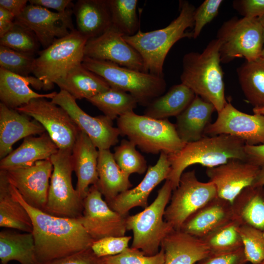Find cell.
<instances>
[{
  "instance_id": "cell-1",
  "label": "cell",
  "mask_w": 264,
  "mask_h": 264,
  "mask_svg": "<svg viewBox=\"0 0 264 264\" xmlns=\"http://www.w3.org/2000/svg\"><path fill=\"white\" fill-rule=\"evenodd\" d=\"M13 198L27 211L38 263L61 258L91 248L94 241L77 219L58 217L34 208L10 184Z\"/></svg>"
},
{
  "instance_id": "cell-2",
  "label": "cell",
  "mask_w": 264,
  "mask_h": 264,
  "mask_svg": "<svg viewBox=\"0 0 264 264\" xmlns=\"http://www.w3.org/2000/svg\"><path fill=\"white\" fill-rule=\"evenodd\" d=\"M195 6L186 0H180L179 14L164 28L149 32L140 29L133 36H124L125 40L141 55L145 72L164 77L163 65L169 50L178 41L192 38Z\"/></svg>"
},
{
  "instance_id": "cell-3",
  "label": "cell",
  "mask_w": 264,
  "mask_h": 264,
  "mask_svg": "<svg viewBox=\"0 0 264 264\" xmlns=\"http://www.w3.org/2000/svg\"><path fill=\"white\" fill-rule=\"evenodd\" d=\"M245 145L242 140L225 134L204 136L187 143L179 151L168 155L171 170L167 180L170 181L174 190L178 186L184 171L191 165L198 164L213 168L233 159L247 161Z\"/></svg>"
},
{
  "instance_id": "cell-4",
  "label": "cell",
  "mask_w": 264,
  "mask_h": 264,
  "mask_svg": "<svg viewBox=\"0 0 264 264\" xmlns=\"http://www.w3.org/2000/svg\"><path fill=\"white\" fill-rule=\"evenodd\" d=\"M220 43L211 41L202 52H190L182 58L181 82L196 95L214 106L220 112L227 102L225 96L223 73L220 65Z\"/></svg>"
},
{
  "instance_id": "cell-5",
  "label": "cell",
  "mask_w": 264,
  "mask_h": 264,
  "mask_svg": "<svg viewBox=\"0 0 264 264\" xmlns=\"http://www.w3.org/2000/svg\"><path fill=\"white\" fill-rule=\"evenodd\" d=\"M120 135L127 136L142 152L168 155L181 150L185 144L179 138L175 125L166 119H156L132 111L117 119Z\"/></svg>"
},
{
  "instance_id": "cell-6",
  "label": "cell",
  "mask_w": 264,
  "mask_h": 264,
  "mask_svg": "<svg viewBox=\"0 0 264 264\" xmlns=\"http://www.w3.org/2000/svg\"><path fill=\"white\" fill-rule=\"evenodd\" d=\"M82 64L85 68L103 78L110 88L130 93L138 104L145 107L166 90L167 84L164 77L86 57Z\"/></svg>"
},
{
  "instance_id": "cell-7",
  "label": "cell",
  "mask_w": 264,
  "mask_h": 264,
  "mask_svg": "<svg viewBox=\"0 0 264 264\" xmlns=\"http://www.w3.org/2000/svg\"><path fill=\"white\" fill-rule=\"evenodd\" d=\"M173 188L170 181L166 180L158 191L154 201L144 209L126 217L127 230L133 233L132 248L142 251L145 255L157 254L164 238L174 229L163 220L167 205L170 200Z\"/></svg>"
},
{
  "instance_id": "cell-8",
  "label": "cell",
  "mask_w": 264,
  "mask_h": 264,
  "mask_svg": "<svg viewBox=\"0 0 264 264\" xmlns=\"http://www.w3.org/2000/svg\"><path fill=\"white\" fill-rule=\"evenodd\" d=\"M87 41L74 29L39 53L34 60L32 73L44 82L45 90L51 89L57 80L82 63Z\"/></svg>"
},
{
  "instance_id": "cell-9",
  "label": "cell",
  "mask_w": 264,
  "mask_h": 264,
  "mask_svg": "<svg viewBox=\"0 0 264 264\" xmlns=\"http://www.w3.org/2000/svg\"><path fill=\"white\" fill-rule=\"evenodd\" d=\"M220 43V62L236 58L253 61L261 57L264 46L262 27L258 18L235 17L224 22L217 35Z\"/></svg>"
},
{
  "instance_id": "cell-10",
  "label": "cell",
  "mask_w": 264,
  "mask_h": 264,
  "mask_svg": "<svg viewBox=\"0 0 264 264\" xmlns=\"http://www.w3.org/2000/svg\"><path fill=\"white\" fill-rule=\"evenodd\" d=\"M71 153L59 150L50 158L53 168L44 211L58 217L77 219L82 214L83 199L72 185Z\"/></svg>"
},
{
  "instance_id": "cell-11",
  "label": "cell",
  "mask_w": 264,
  "mask_h": 264,
  "mask_svg": "<svg viewBox=\"0 0 264 264\" xmlns=\"http://www.w3.org/2000/svg\"><path fill=\"white\" fill-rule=\"evenodd\" d=\"M217 196L216 188L212 182L199 181L195 170L184 172L165 209V220L174 230H179L191 215Z\"/></svg>"
},
{
  "instance_id": "cell-12",
  "label": "cell",
  "mask_w": 264,
  "mask_h": 264,
  "mask_svg": "<svg viewBox=\"0 0 264 264\" xmlns=\"http://www.w3.org/2000/svg\"><path fill=\"white\" fill-rule=\"evenodd\" d=\"M45 129L59 150L72 152L80 131L67 112L46 98H36L16 109Z\"/></svg>"
},
{
  "instance_id": "cell-13",
  "label": "cell",
  "mask_w": 264,
  "mask_h": 264,
  "mask_svg": "<svg viewBox=\"0 0 264 264\" xmlns=\"http://www.w3.org/2000/svg\"><path fill=\"white\" fill-rule=\"evenodd\" d=\"M126 217L112 210L102 198L96 185L90 186L83 199V210L77 218L94 241L125 236Z\"/></svg>"
},
{
  "instance_id": "cell-14",
  "label": "cell",
  "mask_w": 264,
  "mask_h": 264,
  "mask_svg": "<svg viewBox=\"0 0 264 264\" xmlns=\"http://www.w3.org/2000/svg\"><path fill=\"white\" fill-rule=\"evenodd\" d=\"M51 100L67 112L79 129L88 135L98 150L110 149L118 143L119 131L105 115L93 117L87 114L78 106L76 100L63 90L57 92Z\"/></svg>"
},
{
  "instance_id": "cell-15",
  "label": "cell",
  "mask_w": 264,
  "mask_h": 264,
  "mask_svg": "<svg viewBox=\"0 0 264 264\" xmlns=\"http://www.w3.org/2000/svg\"><path fill=\"white\" fill-rule=\"evenodd\" d=\"M73 9L63 13L52 12L42 6L27 4L15 22L30 30L40 45L45 49L56 40L68 35L74 30L72 24Z\"/></svg>"
},
{
  "instance_id": "cell-16",
  "label": "cell",
  "mask_w": 264,
  "mask_h": 264,
  "mask_svg": "<svg viewBox=\"0 0 264 264\" xmlns=\"http://www.w3.org/2000/svg\"><path fill=\"white\" fill-rule=\"evenodd\" d=\"M222 134L238 137L248 145L264 144V115L244 113L229 101L204 131L208 136Z\"/></svg>"
},
{
  "instance_id": "cell-17",
  "label": "cell",
  "mask_w": 264,
  "mask_h": 264,
  "mask_svg": "<svg viewBox=\"0 0 264 264\" xmlns=\"http://www.w3.org/2000/svg\"><path fill=\"white\" fill-rule=\"evenodd\" d=\"M53 168L50 159H48L29 167L5 172L9 183L18 191L25 202L44 211Z\"/></svg>"
},
{
  "instance_id": "cell-18",
  "label": "cell",
  "mask_w": 264,
  "mask_h": 264,
  "mask_svg": "<svg viewBox=\"0 0 264 264\" xmlns=\"http://www.w3.org/2000/svg\"><path fill=\"white\" fill-rule=\"evenodd\" d=\"M85 57L109 61L119 66L144 72L140 54L111 27L101 35L88 40Z\"/></svg>"
},
{
  "instance_id": "cell-19",
  "label": "cell",
  "mask_w": 264,
  "mask_h": 264,
  "mask_svg": "<svg viewBox=\"0 0 264 264\" xmlns=\"http://www.w3.org/2000/svg\"><path fill=\"white\" fill-rule=\"evenodd\" d=\"M260 166L247 161L233 159L213 168H207L206 173L215 186L218 197L232 204L244 188L252 185Z\"/></svg>"
},
{
  "instance_id": "cell-20",
  "label": "cell",
  "mask_w": 264,
  "mask_h": 264,
  "mask_svg": "<svg viewBox=\"0 0 264 264\" xmlns=\"http://www.w3.org/2000/svg\"><path fill=\"white\" fill-rule=\"evenodd\" d=\"M170 170L168 154L160 153L156 164L148 168L144 177L136 186L119 194L107 203L112 210L125 217L134 207L145 208L148 206L150 194L160 183L167 179Z\"/></svg>"
},
{
  "instance_id": "cell-21",
  "label": "cell",
  "mask_w": 264,
  "mask_h": 264,
  "mask_svg": "<svg viewBox=\"0 0 264 264\" xmlns=\"http://www.w3.org/2000/svg\"><path fill=\"white\" fill-rule=\"evenodd\" d=\"M29 85L38 90H45L44 82L35 76H22L0 68V99L1 103L7 107L16 109L34 99L51 100L57 93H37Z\"/></svg>"
},
{
  "instance_id": "cell-22",
  "label": "cell",
  "mask_w": 264,
  "mask_h": 264,
  "mask_svg": "<svg viewBox=\"0 0 264 264\" xmlns=\"http://www.w3.org/2000/svg\"><path fill=\"white\" fill-rule=\"evenodd\" d=\"M0 103V158L12 151L13 145L28 136L40 135L46 132L38 121Z\"/></svg>"
},
{
  "instance_id": "cell-23",
  "label": "cell",
  "mask_w": 264,
  "mask_h": 264,
  "mask_svg": "<svg viewBox=\"0 0 264 264\" xmlns=\"http://www.w3.org/2000/svg\"><path fill=\"white\" fill-rule=\"evenodd\" d=\"M233 219L232 204L217 196L191 215L179 230L201 239Z\"/></svg>"
},
{
  "instance_id": "cell-24",
  "label": "cell",
  "mask_w": 264,
  "mask_h": 264,
  "mask_svg": "<svg viewBox=\"0 0 264 264\" xmlns=\"http://www.w3.org/2000/svg\"><path fill=\"white\" fill-rule=\"evenodd\" d=\"M98 154V150L90 138L80 131L72 150L71 158L77 178L76 190L83 199L89 186L97 183Z\"/></svg>"
},
{
  "instance_id": "cell-25",
  "label": "cell",
  "mask_w": 264,
  "mask_h": 264,
  "mask_svg": "<svg viewBox=\"0 0 264 264\" xmlns=\"http://www.w3.org/2000/svg\"><path fill=\"white\" fill-rule=\"evenodd\" d=\"M58 150L46 132L38 136H28L18 148L0 159V169L6 171L29 167L39 161L50 159Z\"/></svg>"
},
{
  "instance_id": "cell-26",
  "label": "cell",
  "mask_w": 264,
  "mask_h": 264,
  "mask_svg": "<svg viewBox=\"0 0 264 264\" xmlns=\"http://www.w3.org/2000/svg\"><path fill=\"white\" fill-rule=\"evenodd\" d=\"M72 9L76 30L88 40L101 35L112 26L108 0H78Z\"/></svg>"
},
{
  "instance_id": "cell-27",
  "label": "cell",
  "mask_w": 264,
  "mask_h": 264,
  "mask_svg": "<svg viewBox=\"0 0 264 264\" xmlns=\"http://www.w3.org/2000/svg\"><path fill=\"white\" fill-rule=\"evenodd\" d=\"M160 247L164 252V264H196L211 253L200 239L180 230L169 234Z\"/></svg>"
},
{
  "instance_id": "cell-28",
  "label": "cell",
  "mask_w": 264,
  "mask_h": 264,
  "mask_svg": "<svg viewBox=\"0 0 264 264\" xmlns=\"http://www.w3.org/2000/svg\"><path fill=\"white\" fill-rule=\"evenodd\" d=\"M214 110L213 104L196 95L187 107L176 117V132L185 144L197 141L205 136V130L210 124Z\"/></svg>"
},
{
  "instance_id": "cell-29",
  "label": "cell",
  "mask_w": 264,
  "mask_h": 264,
  "mask_svg": "<svg viewBox=\"0 0 264 264\" xmlns=\"http://www.w3.org/2000/svg\"><path fill=\"white\" fill-rule=\"evenodd\" d=\"M55 84L76 100H87L110 88L103 78L85 68L82 64L73 68Z\"/></svg>"
},
{
  "instance_id": "cell-30",
  "label": "cell",
  "mask_w": 264,
  "mask_h": 264,
  "mask_svg": "<svg viewBox=\"0 0 264 264\" xmlns=\"http://www.w3.org/2000/svg\"><path fill=\"white\" fill-rule=\"evenodd\" d=\"M96 185L108 203L119 194L130 189V175L122 171L117 164L110 149L98 150Z\"/></svg>"
},
{
  "instance_id": "cell-31",
  "label": "cell",
  "mask_w": 264,
  "mask_h": 264,
  "mask_svg": "<svg viewBox=\"0 0 264 264\" xmlns=\"http://www.w3.org/2000/svg\"><path fill=\"white\" fill-rule=\"evenodd\" d=\"M233 220L264 231V187L248 186L232 203Z\"/></svg>"
},
{
  "instance_id": "cell-32",
  "label": "cell",
  "mask_w": 264,
  "mask_h": 264,
  "mask_svg": "<svg viewBox=\"0 0 264 264\" xmlns=\"http://www.w3.org/2000/svg\"><path fill=\"white\" fill-rule=\"evenodd\" d=\"M1 264L16 261L20 264H38L32 233H20L14 229L0 232Z\"/></svg>"
},
{
  "instance_id": "cell-33",
  "label": "cell",
  "mask_w": 264,
  "mask_h": 264,
  "mask_svg": "<svg viewBox=\"0 0 264 264\" xmlns=\"http://www.w3.org/2000/svg\"><path fill=\"white\" fill-rule=\"evenodd\" d=\"M194 92L182 83L173 86L167 92L154 99L144 110V115L156 119L176 117L193 101Z\"/></svg>"
},
{
  "instance_id": "cell-34",
  "label": "cell",
  "mask_w": 264,
  "mask_h": 264,
  "mask_svg": "<svg viewBox=\"0 0 264 264\" xmlns=\"http://www.w3.org/2000/svg\"><path fill=\"white\" fill-rule=\"evenodd\" d=\"M0 226L32 233L30 217L24 207L12 196L5 172L0 171Z\"/></svg>"
},
{
  "instance_id": "cell-35",
  "label": "cell",
  "mask_w": 264,
  "mask_h": 264,
  "mask_svg": "<svg viewBox=\"0 0 264 264\" xmlns=\"http://www.w3.org/2000/svg\"><path fill=\"white\" fill-rule=\"evenodd\" d=\"M237 73L247 101L254 108L264 106V60L246 61L237 68Z\"/></svg>"
},
{
  "instance_id": "cell-36",
  "label": "cell",
  "mask_w": 264,
  "mask_h": 264,
  "mask_svg": "<svg viewBox=\"0 0 264 264\" xmlns=\"http://www.w3.org/2000/svg\"><path fill=\"white\" fill-rule=\"evenodd\" d=\"M87 100L112 121L133 111L138 104L130 93L112 88Z\"/></svg>"
},
{
  "instance_id": "cell-37",
  "label": "cell",
  "mask_w": 264,
  "mask_h": 264,
  "mask_svg": "<svg viewBox=\"0 0 264 264\" xmlns=\"http://www.w3.org/2000/svg\"><path fill=\"white\" fill-rule=\"evenodd\" d=\"M111 13L112 26L124 36L135 34L139 29L136 13L137 0H108Z\"/></svg>"
},
{
  "instance_id": "cell-38",
  "label": "cell",
  "mask_w": 264,
  "mask_h": 264,
  "mask_svg": "<svg viewBox=\"0 0 264 264\" xmlns=\"http://www.w3.org/2000/svg\"><path fill=\"white\" fill-rule=\"evenodd\" d=\"M239 223L232 220L200 239L211 253L226 252L243 247L238 231Z\"/></svg>"
},
{
  "instance_id": "cell-39",
  "label": "cell",
  "mask_w": 264,
  "mask_h": 264,
  "mask_svg": "<svg viewBox=\"0 0 264 264\" xmlns=\"http://www.w3.org/2000/svg\"><path fill=\"white\" fill-rule=\"evenodd\" d=\"M113 156L120 168L129 175L144 174L147 170L145 157L136 149V145L129 139H123L114 149Z\"/></svg>"
},
{
  "instance_id": "cell-40",
  "label": "cell",
  "mask_w": 264,
  "mask_h": 264,
  "mask_svg": "<svg viewBox=\"0 0 264 264\" xmlns=\"http://www.w3.org/2000/svg\"><path fill=\"white\" fill-rule=\"evenodd\" d=\"M0 45L21 53L34 55L40 44L30 30L15 22L12 28L0 37Z\"/></svg>"
},
{
  "instance_id": "cell-41",
  "label": "cell",
  "mask_w": 264,
  "mask_h": 264,
  "mask_svg": "<svg viewBox=\"0 0 264 264\" xmlns=\"http://www.w3.org/2000/svg\"><path fill=\"white\" fill-rule=\"evenodd\" d=\"M238 231L247 262L252 264H261L264 262V231L247 225H240Z\"/></svg>"
},
{
  "instance_id": "cell-42",
  "label": "cell",
  "mask_w": 264,
  "mask_h": 264,
  "mask_svg": "<svg viewBox=\"0 0 264 264\" xmlns=\"http://www.w3.org/2000/svg\"><path fill=\"white\" fill-rule=\"evenodd\" d=\"M34 55L21 53L0 45V66L7 71L22 76L32 73Z\"/></svg>"
},
{
  "instance_id": "cell-43",
  "label": "cell",
  "mask_w": 264,
  "mask_h": 264,
  "mask_svg": "<svg viewBox=\"0 0 264 264\" xmlns=\"http://www.w3.org/2000/svg\"><path fill=\"white\" fill-rule=\"evenodd\" d=\"M105 264H164L165 255L162 249L154 255L148 256L142 251L128 247L121 253L103 257Z\"/></svg>"
},
{
  "instance_id": "cell-44",
  "label": "cell",
  "mask_w": 264,
  "mask_h": 264,
  "mask_svg": "<svg viewBox=\"0 0 264 264\" xmlns=\"http://www.w3.org/2000/svg\"><path fill=\"white\" fill-rule=\"evenodd\" d=\"M222 2L221 0H205L196 8L194 15V25L191 31L193 38H198L204 26L217 16Z\"/></svg>"
},
{
  "instance_id": "cell-45",
  "label": "cell",
  "mask_w": 264,
  "mask_h": 264,
  "mask_svg": "<svg viewBox=\"0 0 264 264\" xmlns=\"http://www.w3.org/2000/svg\"><path fill=\"white\" fill-rule=\"evenodd\" d=\"M131 236L108 237L94 241L91 249L99 257L114 256L128 248Z\"/></svg>"
},
{
  "instance_id": "cell-46",
  "label": "cell",
  "mask_w": 264,
  "mask_h": 264,
  "mask_svg": "<svg viewBox=\"0 0 264 264\" xmlns=\"http://www.w3.org/2000/svg\"><path fill=\"white\" fill-rule=\"evenodd\" d=\"M243 247L236 250L210 254L196 264H245Z\"/></svg>"
},
{
  "instance_id": "cell-47",
  "label": "cell",
  "mask_w": 264,
  "mask_h": 264,
  "mask_svg": "<svg viewBox=\"0 0 264 264\" xmlns=\"http://www.w3.org/2000/svg\"><path fill=\"white\" fill-rule=\"evenodd\" d=\"M38 264H105L103 258L96 256L91 248L74 254Z\"/></svg>"
},
{
  "instance_id": "cell-48",
  "label": "cell",
  "mask_w": 264,
  "mask_h": 264,
  "mask_svg": "<svg viewBox=\"0 0 264 264\" xmlns=\"http://www.w3.org/2000/svg\"><path fill=\"white\" fill-rule=\"evenodd\" d=\"M232 5L243 17L258 18L264 15V0H236Z\"/></svg>"
},
{
  "instance_id": "cell-49",
  "label": "cell",
  "mask_w": 264,
  "mask_h": 264,
  "mask_svg": "<svg viewBox=\"0 0 264 264\" xmlns=\"http://www.w3.org/2000/svg\"><path fill=\"white\" fill-rule=\"evenodd\" d=\"M28 1L30 4L48 9H52L59 13L65 12L74 6L71 0H30Z\"/></svg>"
},
{
  "instance_id": "cell-50",
  "label": "cell",
  "mask_w": 264,
  "mask_h": 264,
  "mask_svg": "<svg viewBox=\"0 0 264 264\" xmlns=\"http://www.w3.org/2000/svg\"><path fill=\"white\" fill-rule=\"evenodd\" d=\"M244 149L247 161L260 167L264 165V144H245Z\"/></svg>"
},
{
  "instance_id": "cell-51",
  "label": "cell",
  "mask_w": 264,
  "mask_h": 264,
  "mask_svg": "<svg viewBox=\"0 0 264 264\" xmlns=\"http://www.w3.org/2000/svg\"><path fill=\"white\" fill-rule=\"evenodd\" d=\"M27 1L26 0H0V7L7 10L16 18L25 8Z\"/></svg>"
},
{
  "instance_id": "cell-52",
  "label": "cell",
  "mask_w": 264,
  "mask_h": 264,
  "mask_svg": "<svg viewBox=\"0 0 264 264\" xmlns=\"http://www.w3.org/2000/svg\"><path fill=\"white\" fill-rule=\"evenodd\" d=\"M15 16L7 10L0 7V37L8 32L15 23Z\"/></svg>"
},
{
  "instance_id": "cell-53",
  "label": "cell",
  "mask_w": 264,
  "mask_h": 264,
  "mask_svg": "<svg viewBox=\"0 0 264 264\" xmlns=\"http://www.w3.org/2000/svg\"><path fill=\"white\" fill-rule=\"evenodd\" d=\"M252 186L254 187L264 186V165L261 166Z\"/></svg>"
},
{
  "instance_id": "cell-54",
  "label": "cell",
  "mask_w": 264,
  "mask_h": 264,
  "mask_svg": "<svg viewBox=\"0 0 264 264\" xmlns=\"http://www.w3.org/2000/svg\"><path fill=\"white\" fill-rule=\"evenodd\" d=\"M258 19L261 23V25L262 27V30H263L264 46H263V51H262V56L261 58L263 59V60H264V15L258 18Z\"/></svg>"
},
{
  "instance_id": "cell-55",
  "label": "cell",
  "mask_w": 264,
  "mask_h": 264,
  "mask_svg": "<svg viewBox=\"0 0 264 264\" xmlns=\"http://www.w3.org/2000/svg\"><path fill=\"white\" fill-rule=\"evenodd\" d=\"M253 111L254 113L264 115V106L259 108H253Z\"/></svg>"
},
{
  "instance_id": "cell-56",
  "label": "cell",
  "mask_w": 264,
  "mask_h": 264,
  "mask_svg": "<svg viewBox=\"0 0 264 264\" xmlns=\"http://www.w3.org/2000/svg\"><path fill=\"white\" fill-rule=\"evenodd\" d=\"M262 264H264V262H263L262 263H261Z\"/></svg>"
},
{
  "instance_id": "cell-57",
  "label": "cell",
  "mask_w": 264,
  "mask_h": 264,
  "mask_svg": "<svg viewBox=\"0 0 264 264\" xmlns=\"http://www.w3.org/2000/svg\"></svg>"
}]
</instances>
